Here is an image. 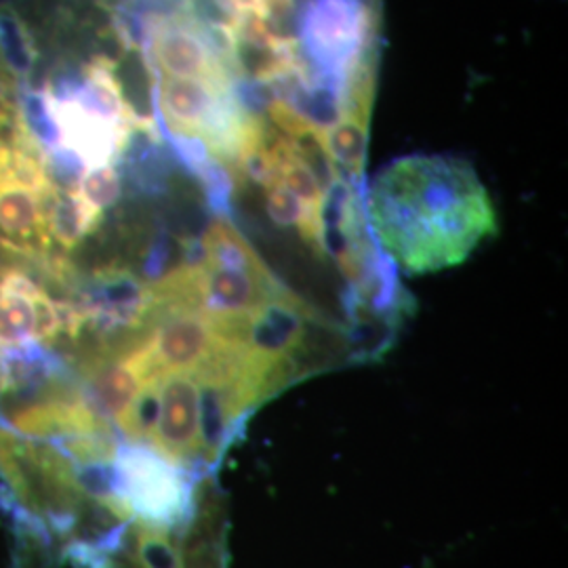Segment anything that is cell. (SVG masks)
I'll return each instance as SVG.
<instances>
[{
    "instance_id": "obj_1",
    "label": "cell",
    "mask_w": 568,
    "mask_h": 568,
    "mask_svg": "<svg viewBox=\"0 0 568 568\" xmlns=\"http://www.w3.org/2000/svg\"><path fill=\"white\" fill-rule=\"evenodd\" d=\"M366 217L379 248L408 276L464 264L497 234V213L474 166L415 154L384 166L368 187Z\"/></svg>"
},
{
    "instance_id": "obj_2",
    "label": "cell",
    "mask_w": 568,
    "mask_h": 568,
    "mask_svg": "<svg viewBox=\"0 0 568 568\" xmlns=\"http://www.w3.org/2000/svg\"><path fill=\"white\" fill-rule=\"evenodd\" d=\"M0 474L21 506L42 511L47 520L79 511L77 466L47 440L32 443L0 427Z\"/></svg>"
},
{
    "instance_id": "obj_3",
    "label": "cell",
    "mask_w": 568,
    "mask_h": 568,
    "mask_svg": "<svg viewBox=\"0 0 568 568\" xmlns=\"http://www.w3.org/2000/svg\"><path fill=\"white\" fill-rule=\"evenodd\" d=\"M122 501L135 520L152 527L182 525L190 511V485L182 471L142 445L116 447Z\"/></svg>"
},
{
    "instance_id": "obj_4",
    "label": "cell",
    "mask_w": 568,
    "mask_h": 568,
    "mask_svg": "<svg viewBox=\"0 0 568 568\" xmlns=\"http://www.w3.org/2000/svg\"><path fill=\"white\" fill-rule=\"evenodd\" d=\"M150 445L173 466L204 459L201 384L194 373H169L159 382V422Z\"/></svg>"
},
{
    "instance_id": "obj_5",
    "label": "cell",
    "mask_w": 568,
    "mask_h": 568,
    "mask_svg": "<svg viewBox=\"0 0 568 568\" xmlns=\"http://www.w3.org/2000/svg\"><path fill=\"white\" fill-rule=\"evenodd\" d=\"M70 377L68 358L39 342L0 349V396H34Z\"/></svg>"
},
{
    "instance_id": "obj_6",
    "label": "cell",
    "mask_w": 568,
    "mask_h": 568,
    "mask_svg": "<svg viewBox=\"0 0 568 568\" xmlns=\"http://www.w3.org/2000/svg\"><path fill=\"white\" fill-rule=\"evenodd\" d=\"M37 300L39 297L32 300L13 293H0V347L34 342Z\"/></svg>"
}]
</instances>
